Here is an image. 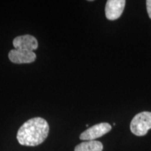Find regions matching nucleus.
I'll list each match as a JSON object with an SVG mask.
<instances>
[{"mask_svg":"<svg viewBox=\"0 0 151 151\" xmlns=\"http://www.w3.org/2000/svg\"><path fill=\"white\" fill-rule=\"evenodd\" d=\"M9 58L15 64H29L35 61L37 55L33 51L15 48L9 52Z\"/></svg>","mask_w":151,"mask_h":151,"instance_id":"4","label":"nucleus"},{"mask_svg":"<svg viewBox=\"0 0 151 151\" xmlns=\"http://www.w3.org/2000/svg\"><path fill=\"white\" fill-rule=\"evenodd\" d=\"M146 9L149 18L151 19V0H147L146 1Z\"/></svg>","mask_w":151,"mask_h":151,"instance_id":"8","label":"nucleus"},{"mask_svg":"<svg viewBox=\"0 0 151 151\" xmlns=\"http://www.w3.org/2000/svg\"><path fill=\"white\" fill-rule=\"evenodd\" d=\"M13 45L16 49H23L33 52L34 50H37L39 46L37 39L35 37L29 35L16 37L13 41Z\"/></svg>","mask_w":151,"mask_h":151,"instance_id":"6","label":"nucleus"},{"mask_svg":"<svg viewBox=\"0 0 151 151\" xmlns=\"http://www.w3.org/2000/svg\"><path fill=\"white\" fill-rule=\"evenodd\" d=\"M49 129V124L45 119L40 117L31 118L18 129L17 139L22 146H39L46 139Z\"/></svg>","mask_w":151,"mask_h":151,"instance_id":"1","label":"nucleus"},{"mask_svg":"<svg viewBox=\"0 0 151 151\" xmlns=\"http://www.w3.org/2000/svg\"><path fill=\"white\" fill-rule=\"evenodd\" d=\"M125 3L124 0H108L105 6L106 18L109 20L118 19L123 12Z\"/></svg>","mask_w":151,"mask_h":151,"instance_id":"5","label":"nucleus"},{"mask_svg":"<svg viewBox=\"0 0 151 151\" xmlns=\"http://www.w3.org/2000/svg\"><path fill=\"white\" fill-rule=\"evenodd\" d=\"M111 125L107 122H101L88 128L81 133L80 139L83 141H94L111 131Z\"/></svg>","mask_w":151,"mask_h":151,"instance_id":"3","label":"nucleus"},{"mask_svg":"<svg viewBox=\"0 0 151 151\" xmlns=\"http://www.w3.org/2000/svg\"><path fill=\"white\" fill-rule=\"evenodd\" d=\"M151 129V112L143 111L134 117L130 123V129L134 134L143 137Z\"/></svg>","mask_w":151,"mask_h":151,"instance_id":"2","label":"nucleus"},{"mask_svg":"<svg viewBox=\"0 0 151 151\" xmlns=\"http://www.w3.org/2000/svg\"><path fill=\"white\" fill-rule=\"evenodd\" d=\"M103 144L98 141H86L76 146L74 151H102Z\"/></svg>","mask_w":151,"mask_h":151,"instance_id":"7","label":"nucleus"}]
</instances>
